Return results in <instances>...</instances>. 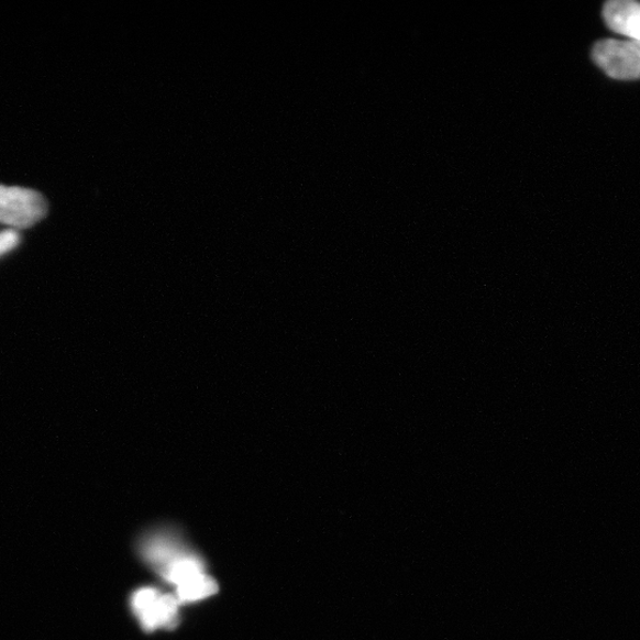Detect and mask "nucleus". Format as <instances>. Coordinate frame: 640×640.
I'll return each instance as SVG.
<instances>
[{
    "instance_id": "1",
    "label": "nucleus",
    "mask_w": 640,
    "mask_h": 640,
    "mask_svg": "<svg viewBox=\"0 0 640 640\" xmlns=\"http://www.w3.org/2000/svg\"><path fill=\"white\" fill-rule=\"evenodd\" d=\"M47 211V201L40 192L0 186V224L24 230L44 219Z\"/></svg>"
},
{
    "instance_id": "6",
    "label": "nucleus",
    "mask_w": 640,
    "mask_h": 640,
    "mask_svg": "<svg viewBox=\"0 0 640 640\" xmlns=\"http://www.w3.org/2000/svg\"><path fill=\"white\" fill-rule=\"evenodd\" d=\"M219 592V585L208 574L197 575L176 589V599L179 605L196 603L209 598Z\"/></svg>"
},
{
    "instance_id": "7",
    "label": "nucleus",
    "mask_w": 640,
    "mask_h": 640,
    "mask_svg": "<svg viewBox=\"0 0 640 640\" xmlns=\"http://www.w3.org/2000/svg\"><path fill=\"white\" fill-rule=\"evenodd\" d=\"M21 236L14 230L0 232V256L8 254L20 245Z\"/></svg>"
},
{
    "instance_id": "4",
    "label": "nucleus",
    "mask_w": 640,
    "mask_h": 640,
    "mask_svg": "<svg viewBox=\"0 0 640 640\" xmlns=\"http://www.w3.org/2000/svg\"><path fill=\"white\" fill-rule=\"evenodd\" d=\"M603 16L613 32L640 42V3L633 0H613L605 4Z\"/></svg>"
},
{
    "instance_id": "5",
    "label": "nucleus",
    "mask_w": 640,
    "mask_h": 640,
    "mask_svg": "<svg viewBox=\"0 0 640 640\" xmlns=\"http://www.w3.org/2000/svg\"><path fill=\"white\" fill-rule=\"evenodd\" d=\"M202 573H206V570L205 562L200 556L185 552L170 562L169 565L161 572V575L166 582L178 587L190 581V578Z\"/></svg>"
},
{
    "instance_id": "3",
    "label": "nucleus",
    "mask_w": 640,
    "mask_h": 640,
    "mask_svg": "<svg viewBox=\"0 0 640 640\" xmlns=\"http://www.w3.org/2000/svg\"><path fill=\"white\" fill-rule=\"evenodd\" d=\"M594 63L609 78L621 81L640 79V42L603 40L592 51Z\"/></svg>"
},
{
    "instance_id": "2",
    "label": "nucleus",
    "mask_w": 640,
    "mask_h": 640,
    "mask_svg": "<svg viewBox=\"0 0 640 640\" xmlns=\"http://www.w3.org/2000/svg\"><path fill=\"white\" fill-rule=\"evenodd\" d=\"M179 603L172 594L145 587L133 593L131 607L136 619L147 632L172 630L179 621Z\"/></svg>"
}]
</instances>
